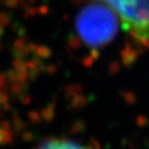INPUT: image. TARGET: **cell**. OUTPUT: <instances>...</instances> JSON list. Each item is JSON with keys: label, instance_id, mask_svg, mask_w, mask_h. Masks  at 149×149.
Segmentation results:
<instances>
[{"label": "cell", "instance_id": "6da1fadb", "mask_svg": "<svg viewBox=\"0 0 149 149\" xmlns=\"http://www.w3.org/2000/svg\"><path fill=\"white\" fill-rule=\"evenodd\" d=\"M74 27L81 42L89 49L98 51L114 42L121 24L107 5L92 0L78 12Z\"/></svg>", "mask_w": 149, "mask_h": 149}, {"label": "cell", "instance_id": "7a4b0ae2", "mask_svg": "<svg viewBox=\"0 0 149 149\" xmlns=\"http://www.w3.org/2000/svg\"><path fill=\"white\" fill-rule=\"evenodd\" d=\"M107 5L135 42L149 49V0H96Z\"/></svg>", "mask_w": 149, "mask_h": 149}, {"label": "cell", "instance_id": "3957f363", "mask_svg": "<svg viewBox=\"0 0 149 149\" xmlns=\"http://www.w3.org/2000/svg\"><path fill=\"white\" fill-rule=\"evenodd\" d=\"M40 149H98L93 143H81L70 139H51L42 143Z\"/></svg>", "mask_w": 149, "mask_h": 149}]
</instances>
